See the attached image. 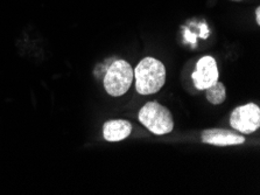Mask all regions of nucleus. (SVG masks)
Returning <instances> with one entry per match:
<instances>
[{
    "instance_id": "1",
    "label": "nucleus",
    "mask_w": 260,
    "mask_h": 195,
    "mask_svg": "<svg viewBox=\"0 0 260 195\" xmlns=\"http://www.w3.org/2000/svg\"><path fill=\"white\" fill-rule=\"evenodd\" d=\"M136 89L141 95H152L159 91L166 82V68L154 58H145L133 70Z\"/></svg>"
},
{
    "instance_id": "2",
    "label": "nucleus",
    "mask_w": 260,
    "mask_h": 195,
    "mask_svg": "<svg viewBox=\"0 0 260 195\" xmlns=\"http://www.w3.org/2000/svg\"><path fill=\"white\" fill-rule=\"evenodd\" d=\"M138 117L141 124L156 136L171 133L174 129V119L171 111L157 102L146 103Z\"/></svg>"
},
{
    "instance_id": "3",
    "label": "nucleus",
    "mask_w": 260,
    "mask_h": 195,
    "mask_svg": "<svg viewBox=\"0 0 260 195\" xmlns=\"http://www.w3.org/2000/svg\"><path fill=\"white\" fill-rule=\"evenodd\" d=\"M133 79L135 75L131 65L124 60H115L105 73L104 88L111 96L120 97L127 93Z\"/></svg>"
},
{
    "instance_id": "4",
    "label": "nucleus",
    "mask_w": 260,
    "mask_h": 195,
    "mask_svg": "<svg viewBox=\"0 0 260 195\" xmlns=\"http://www.w3.org/2000/svg\"><path fill=\"white\" fill-rule=\"evenodd\" d=\"M230 125L243 134H250L260 126V107L254 103L236 107L230 116Z\"/></svg>"
},
{
    "instance_id": "5",
    "label": "nucleus",
    "mask_w": 260,
    "mask_h": 195,
    "mask_svg": "<svg viewBox=\"0 0 260 195\" xmlns=\"http://www.w3.org/2000/svg\"><path fill=\"white\" fill-rule=\"evenodd\" d=\"M194 86L199 90H206L218 81L217 62L212 57H203L196 63L195 70L191 75Z\"/></svg>"
},
{
    "instance_id": "6",
    "label": "nucleus",
    "mask_w": 260,
    "mask_h": 195,
    "mask_svg": "<svg viewBox=\"0 0 260 195\" xmlns=\"http://www.w3.org/2000/svg\"><path fill=\"white\" fill-rule=\"evenodd\" d=\"M201 138L204 144L215 146H235L245 143V137H243L242 134L225 129L204 130L201 134Z\"/></svg>"
},
{
    "instance_id": "7",
    "label": "nucleus",
    "mask_w": 260,
    "mask_h": 195,
    "mask_svg": "<svg viewBox=\"0 0 260 195\" xmlns=\"http://www.w3.org/2000/svg\"><path fill=\"white\" fill-rule=\"evenodd\" d=\"M132 132V124L125 119H112L103 125V136L108 142H120Z\"/></svg>"
},
{
    "instance_id": "8",
    "label": "nucleus",
    "mask_w": 260,
    "mask_h": 195,
    "mask_svg": "<svg viewBox=\"0 0 260 195\" xmlns=\"http://www.w3.org/2000/svg\"><path fill=\"white\" fill-rule=\"evenodd\" d=\"M206 97L211 104L218 105L225 101L226 98V89L225 86L220 82H216L215 85L206 89Z\"/></svg>"
},
{
    "instance_id": "9",
    "label": "nucleus",
    "mask_w": 260,
    "mask_h": 195,
    "mask_svg": "<svg viewBox=\"0 0 260 195\" xmlns=\"http://www.w3.org/2000/svg\"><path fill=\"white\" fill-rule=\"evenodd\" d=\"M255 20H257V23H260V7L255 9Z\"/></svg>"
}]
</instances>
